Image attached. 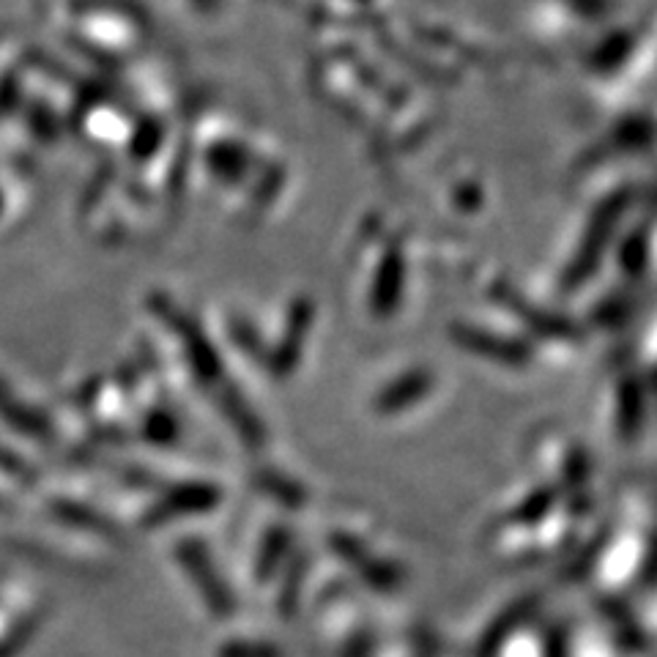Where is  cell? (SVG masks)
Segmentation results:
<instances>
[{
  "label": "cell",
  "mask_w": 657,
  "mask_h": 657,
  "mask_svg": "<svg viewBox=\"0 0 657 657\" xmlns=\"http://www.w3.org/2000/svg\"><path fill=\"white\" fill-rule=\"evenodd\" d=\"M332 545H334V550H337L345 561H351V565L359 568V573H361L370 584H375V587H392V584H395V570L387 568V565H381L379 558H370L353 537L334 534V537H332Z\"/></svg>",
  "instance_id": "6da1fadb"
},
{
  "label": "cell",
  "mask_w": 657,
  "mask_h": 657,
  "mask_svg": "<svg viewBox=\"0 0 657 657\" xmlns=\"http://www.w3.org/2000/svg\"><path fill=\"white\" fill-rule=\"evenodd\" d=\"M425 387H427V381L419 379V375H417V379H406L403 384H398V387L384 392V398L379 400V411H398V408L414 403L417 398H422Z\"/></svg>",
  "instance_id": "7a4b0ae2"
},
{
  "label": "cell",
  "mask_w": 657,
  "mask_h": 657,
  "mask_svg": "<svg viewBox=\"0 0 657 657\" xmlns=\"http://www.w3.org/2000/svg\"><path fill=\"white\" fill-rule=\"evenodd\" d=\"M550 502H553V493L550 491H540V493H534L518 512H512V521H518V523H529V521H537V518H542L548 510H550Z\"/></svg>",
  "instance_id": "3957f363"
}]
</instances>
